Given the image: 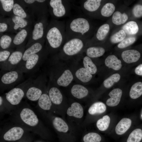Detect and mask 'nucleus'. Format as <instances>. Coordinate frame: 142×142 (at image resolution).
Here are the masks:
<instances>
[{"instance_id":"nucleus-1","label":"nucleus","mask_w":142,"mask_h":142,"mask_svg":"<svg viewBox=\"0 0 142 142\" xmlns=\"http://www.w3.org/2000/svg\"><path fill=\"white\" fill-rule=\"evenodd\" d=\"M45 39V47L49 53L60 48L66 40L64 22L55 19L51 20L47 26Z\"/></svg>"},{"instance_id":"nucleus-2","label":"nucleus","mask_w":142,"mask_h":142,"mask_svg":"<svg viewBox=\"0 0 142 142\" xmlns=\"http://www.w3.org/2000/svg\"><path fill=\"white\" fill-rule=\"evenodd\" d=\"M91 26L86 17L80 16L72 18L65 23L66 40L73 38L89 39Z\"/></svg>"},{"instance_id":"nucleus-3","label":"nucleus","mask_w":142,"mask_h":142,"mask_svg":"<svg viewBox=\"0 0 142 142\" xmlns=\"http://www.w3.org/2000/svg\"><path fill=\"white\" fill-rule=\"evenodd\" d=\"M49 23L47 15L41 16L34 21L25 49L34 42L45 39L46 29Z\"/></svg>"},{"instance_id":"nucleus-4","label":"nucleus","mask_w":142,"mask_h":142,"mask_svg":"<svg viewBox=\"0 0 142 142\" xmlns=\"http://www.w3.org/2000/svg\"><path fill=\"white\" fill-rule=\"evenodd\" d=\"M48 53L45 47L40 52L29 57L18 69L23 73L34 72L41 66Z\"/></svg>"},{"instance_id":"nucleus-5","label":"nucleus","mask_w":142,"mask_h":142,"mask_svg":"<svg viewBox=\"0 0 142 142\" xmlns=\"http://www.w3.org/2000/svg\"><path fill=\"white\" fill-rule=\"evenodd\" d=\"M1 71L0 87L1 89L14 86L23 78V73L17 68L10 71Z\"/></svg>"},{"instance_id":"nucleus-6","label":"nucleus","mask_w":142,"mask_h":142,"mask_svg":"<svg viewBox=\"0 0 142 142\" xmlns=\"http://www.w3.org/2000/svg\"><path fill=\"white\" fill-rule=\"evenodd\" d=\"M33 79L32 77L29 78L6 93L7 100L12 105L18 104L26 93Z\"/></svg>"},{"instance_id":"nucleus-7","label":"nucleus","mask_w":142,"mask_h":142,"mask_svg":"<svg viewBox=\"0 0 142 142\" xmlns=\"http://www.w3.org/2000/svg\"><path fill=\"white\" fill-rule=\"evenodd\" d=\"M89 39L81 38L69 39L63 45L62 51L67 56L74 55L80 52L89 43Z\"/></svg>"},{"instance_id":"nucleus-8","label":"nucleus","mask_w":142,"mask_h":142,"mask_svg":"<svg viewBox=\"0 0 142 142\" xmlns=\"http://www.w3.org/2000/svg\"><path fill=\"white\" fill-rule=\"evenodd\" d=\"M48 12L54 19L61 18L67 16L70 11V5L68 1L48 0Z\"/></svg>"},{"instance_id":"nucleus-9","label":"nucleus","mask_w":142,"mask_h":142,"mask_svg":"<svg viewBox=\"0 0 142 142\" xmlns=\"http://www.w3.org/2000/svg\"><path fill=\"white\" fill-rule=\"evenodd\" d=\"M45 86V77L44 75L41 74L36 79H33L27 90L26 93V97L32 101L38 100L43 94Z\"/></svg>"},{"instance_id":"nucleus-10","label":"nucleus","mask_w":142,"mask_h":142,"mask_svg":"<svg viewBox=\"0 0 142 142\" xmlns=\"http://www.w3.org/2000/svg\"><path fill=\"white\" fill-rule=\"evenodd\" d=\"M30 13L35 19L44 15H47L48 12V0H21Z\"/></svg>"},{"instance_id":"nucleus-11","label":"nucleus","mask_w":142,"mask_h":142,"mask_svg":"<svg viewBox=\"0 0 142 142\" xmlns=\"http://www.w3.org/2000/svg\"><path fill=\"white\" fill-rule=\"evenodd\" d=\"M26 46L16 49L11 53L8 60L0 66L1 70L7 71L16 68L21 62Z\"/></svg>"},{"instance_id":"nucleus-12","label":"nucleus","mask_w":142,"mask_h":142,"mask_svg":"<svg viewBox=\"0 0 142 142\" xmlns=\"http://www.w3.org/2000/svg\"><path fill=\"white\" fill-rule=\"evenodd\" d=\"M33 25L30 26L19 31L14 36L10 48L16 49L26 45L31 33Z\"/></svg>"},{"instance_id":"nucleus-13","label":"nucleus","mask_w":142,"mask_h":142,"mask_svg":"<svg viewBox=\"0 0 142 142\" xmlns=\"http://www.w3.org/2000/svg\"><path fill=\"white\" fill-rule=\"evenodd\" d=\"M10 25V33H17L20 31L33 25V22L13 14L8 17Z\"/></svg>"},{"instance_id":"nucleus-14","label":"nucleus","mask_w":142,"mask_h":142,"mask_svg":"<svg viewBox=\"0 0 142 142\" xmlns=\"http://www.w3.org/2000/svg\"><path fill=\"white\" fill-rule=\"evenodd\" d=\"M45 47V39L41 40L31 44L26 48L22 59L18 65L17 69L20 67L31 55L38 53Z\"/></svg>"},{"instance_id":"nucleus-15","label":"nucleus","mask_w":142,"mask_h":142,"mask_svg":"<svg viewBox=\"0 0 142 142\" xmlns=\"http://www.w3.org/2000/svg\"><path fill=\"white\" fill-rule=\"evenodd\" d=\"M14 15L31 21L33 23L35 18L21 0H14L13 9Z\"/></svg>"},{"instance_id":"nucleus-16","label":"nucleus","mask_w":142,"mask_h":142,"mask_svg":"<svg viewBox=\"0 0 142 142\" xmlns=\"http://www.w3.org/2000/svg\"><path fill=\"white\" fill-rule=\"evenodd\" d=\"M20 116L23 121L30 126H35L38 122L37 115L33 111L29 108L23 109L21 113Z\"/></svg>"},{"instance_id":"nucleus-17","label":"nucleus","mask_w":142,"mask_h":142,"mask_svg":"<svg viewBox=\"0 0 142 142\" xmlns=\"http://www.w3.org/2000/svg\"><path fill=\"white\" fill-rule=\"evenodd\" d=\"M102 1L101 0H85L83 1L81 6L83 12L85 14H89L97 11L100 7Z\"/></svg>"},{"instance_id":"nucleus-18","label":"nucleus","mask_w":142,"mask_h":142,"mask_svg":"<svg viewBox=\"0 0 142 142\" xmlns=\"http://www.w3.org/2000/svg\"><path fill=\"white\" fill-rule=\"evenodd\" d=\"M14 3V0H0L1 16L9 17L13 14V9Z\"/></svg>"},{"instance_id":"nucleus-19","label":"nucleus","mask_w":142,"mask_h":142,"mask_svg":"<svg viewBox=\"0 0 142 142\" xmlns=\"http://www.w3.org/2000/svg\"><path fill=\"white\" fill-rule=\"evenodd\" d=\"M24 133V130L21 127H13L7 131L3 136L4 139L8 141H14L20 139Z\"/></svg>"},{"instance_id":"nucleus-20","label":"nucleus","mask_w":142,"mask_h":142,"mask_svg":"<svg viewBox=\"0 0 142 142\" xmlns=\"http://www.w3.org/2000/svg\"><path fill=\"white\" fill-rule=\"evenodd\" d=\"M122 94V91L120 89L116 88L113 90L109 94L110 98L107 100V105L111 107L118 105L120 102Z\"/></svg>"},{"instance_id":"nucleus-21","label":"nucleus","mask_w":142,"mask_h":142,"mask_svg":"<svg viewBox=\"0 0 142 142\" xmlns=\"http://www.w3.org/2000/svg\"><path fill=\"white\" fill-rule=\"evenodd\" d=\"M140 56V53L134 49H129L124 51L121 54V57L125 62L130 63L137 62Z\"/></svg>"},{"instance_id":"nucleus-22","label":"nucleus","mask_w":142,"mask_h":142,"mask_svg":"<svg viewBox=\"0 0 142 142\" xmlns=\"http://www.w3.org/2000/svg\"><path fill=\"white\" fill-rule=\"evenodd\" d=\"M73 79V76L71 72L67 69L57 78L55 82L58 85L65 87L70 83Z\"/></svg>"},{"instance_id":"nucleus-23","label":"nucleus","mask_w":142,"mask_h":142,"mask_svg":"<svg viewBox=\"0 0 142 142\" xmlns=\"http://www.w3.org/2000/svg\"><path fill=\"white\" fill-rule=\"evenodd\" d=\"M67 113L69 116L80 118L83 115V109L80 104L77 102H74L68 108Z\"/></svg>"},{"instance_id":"nucleus-24","label":"nucleus","mask_w":142,"mask_h":142,"mask_svg":"<svg viewBox=\"0 0 142 142\" xmlns=\"http://www.w3.org/2000/svg\"><path fill=\"white\" fill-rule=\"evenodd\" d=\"M131 123L130 119L127 118H124L118 123L115 128L116 134L121 135L126 132L130 127Z\"/></svg>"},{"instance_id":"nucleus-25","label":"nucleus","mask_w":142,"mask_h":142,"mask_svg":"<svg viewBox=\"0 0 142 142\" xmlns=\"http://www.w3.org/2000/svg\"><path fill=\"white\" fill-rule=\"evenodd\" d=\"M49 95L52 102L56 105L60 104L63 100L62 94L59 90L55 87H51L49 90Z\"/></svg>"},{"instance_id":"nucleus-26","label":"nucleus","mask_w":142,"mask_h":142,"mask_svg":"<svg viewBox=\"0 0 142 142\" xmlns=\"http://www.w3.org/2000/svg\"><path fill=\"white\" fill-rule=\"evenodd\" d=\"M105 63L109 68L116 70L120 69L122 66L121 60L114 55L108 56L105 60Z\"/></svg>"},{"instance_id":"nucleus-27","label":"nucleus","mask_w":142,"mask_h":142,"mask_svg":"<svg viewBox=\"0 0 142 142\" xmlns=\"http://www.w3.org/2000/svg\"><path fill=\"white\" fill-rule=\"evenodd\" d=\"M71 92L72 95L78 99H82L86 97L88 91L84 87L80 84H75L72 87Z\"/></svg>"},{"instance_id":"nucleus-28","label":"nucleus","mask_w":142,"mask_h":142,"mask_svg":"<svg viewBox=\"0 0 142 142\" xmlns=\"http://www.w3.org/2000/svg\"><path fill=\"white\" fill-rule=\"evenodd\" d=\"M14 36L13 34H3L0 35V50L10 48Z\"/></svg>"},{"instance_id":"nucleus-29","label":"nucleus","mask_w":142,"mask_h":142,"mask_svg":"<svg viewBox=\"0 0 142 142\" xmlns=\"http://www.w3.org/2000/svg\"><path fill=\"white\" fill-rule=\"evenodd\" d=\"M85 52L87 56L90 58H94L103 55L105 52V50L101 47H90L87 49Z\"/></svg>"},{"instance_id":"nucleus-30","label":"nucleus","mask_w":142,"mask_h":142,"mask_svg":"<svg viewBox=\"0 0 142 142\" xmlns=\"http://www.w3.org/2000/svg\"><path fill=\"white\" fill-rule=\"evenodd\" d=\"M106 109L105 105L103 102H98L93 103L88 109L89 113L91 115L102 114Z\"/></svg>"},{"instance_id":"nucleus-31","label":"nucleus","mask_w":142,"mask_h":142,"mask_svg":"<svg viewBox=\"0 0 142 142\" xmlns=\"http://www.w3.org/2000/svg\"><path fill=\"white\" fill-rule=\"evenodd\" d=\"M76 77L81 82L86 83L89 81L92 76L84 68H81L78 69L75 73Z\"/></svg>"},{"instance_id":"nucleus-32","label":"nucleus","mask_w":142,"mask_h":142,"mask_svg":"<svg viewBox=\"0 0 142 142\" xmlns=\"http://www.w3.org/2000/svg\"><path fill=\"white\" fill-rule=\"evenodd\" d=\"M38 100V104L40 108L46 110L50 109L52 103L49 95L43 93Z\"/></svg>"},{"instance_id":"nucleus-33","label":"nucleus","mask_w":142,"mask_h":142,"mask_svg":"<svg viewBox=\"0 0 142 142\" xmlns=\"http://www.w3.org/2000/svg\"><path fill=\"white\" fill-rule=\"evenodd\" d=\"M53 123L54 128L59 131L66 133L68 130L67 124L60 118L55 117L53 120Z\"/></svg>"},{"instance_id":"nucleus-34","label":"nucleus","mask_w":142,"mask_h":142,"mask_svg":"<svg viewBox=\"0 0 142 142\" xmlns=\"http://www.w3.org/2000/svg\"><path fill=\"white\" fill-rule=\"evenodd\" d=\"M125 34L132 35L136 34L139 30L137 23L134 21L129 22L124 24L122 27Z\"/></svg>"},{"instance_id":"nucleus-35","label":"nucleus","mask_w":142,"mask_h":142,"mask_svg":"<svg viewBox=\"0 0 142 142\" xmlns=\"http://www.w3.org/2000/svg\"><path fill=\"white\" fill-rule=\"evenodd\" d=\"M142 95V82H138L134 84L131 87L129 92V95L132 99H135Z\"/></svg>"},{"instance_id":"nucleus-36","label":"nucleus","mask_w":142,"mask_h":142,"mask_svg":"<svg viewBox=\"0 0 142 142\" xmlns=\"http://www.w3.org/2000/svg\"><path fill=\"white\" fill-rule=\"evenodd\" d=\"M128 19V16L126 13L122 14L120 12L117 11L113 15L112 21L115 24L119 25L124 23Z\"/></svg>"},{"instance_id":"nucleus-37","label":"nucleus","mask_w":142,"mask_h":142,"mask_svg":"<svg viewBox=\"0 0 142 142\" xmlns=\"http://www.w3.org/2000/svg\"><path fill=\"white\" fill-rule=\"evenodd\" d=\"M83 63L84 68L91 74H94L96 73L97 71L96 66L90 58L87 56L84 57Z\"/></svg>"},{"instance_id":"nucleus-38","label":"nucleus","mask_w":142,"mask_h":142,"mask_svg":"<svg viewBox=\"0 0 142 142\" xmlns=\"http://www.w3.org/2000/svg\"><path fill=\"white\" fill-rule=\"evenodd\" d=\"M110 27L107 24L100 26L98 29L96 34V39L99 41L103 40L106 37L109 31Z\"/></svg>"},{"instance_id":"nucleus-39","label":"nucleus","mask_w":142,"mask_h":142,"mask_svg":"<svg viewBox=\"0 0 142 142\" xmlns=\"http://www.w3.org/2000/svg\"><path fill=\"white\" fill-rule=\"evenodd\" d=\"M110 118L108 115L104 116L98 120L97 123V126L101 131H104L108 128L110 122Z\"/></svg>"},{"instance_id":"nucleus-40","label":"nucleus","mask_w":142,"mask_h":142,"mask_svg":"<svg viewBox=\"0 0 142 142\" xmlns=\"http://www.w3.org/2000/svg\"><path fill=\"white\" fill-rule=\"evenodd\" d=\"M115 9V6L113 4L107 3L102 8L100 12V14L103 17H108L112 14Z\"/></svg>"},{"instance_id":"nucleus-41","label":"nucleus","mask_w":142,"mask_h":142,"mask_svg":"<svg viewBox=\"0 0 142 142\" xmlns=\"http://www.w3.org/2000/svg\"><path fill=\"white\" fill-rule=\"evenodd\" d=\"M142 139V130L136 129L133 131L129 135L127 142H140Z\"/></svg>"},{"instance_id":"nucleus-42","label":"nucleus","mask_w":142,"mask_h":142,"mask_svg":"<svg viewBox=\"0 0 142 142\" xmlns=\"http://www.w3.org/2000/svg\"><path fill=\"white\" fill-rule=\"evenodd\" d=\"M10 25L8 17H5L0 16V35L3 33L9 32Z\"/></svg>"},{"instance_id":"nucleus-43","label":"nucleus","mask_w":142,"mask_h":142,"mask_svg":"<svg viewBox=\"0 0 142 142\" xmlns=\"http://www.w3.org/2000/svg\"><path fill=\"white\" fill-rule=\"evenodd\" d=\"M120 78V75L119 74H114L104 80V85L106 88H110L113 85L114 83L118 82Z\"/></svg>"},{"instance_id":"nucleus-44","label":"nucleus","mask_w":142,"mask_h":142,"mask_svg":"<svg viewBox=\"0 0 142 142\" xmlns=\"http://www.w3.org/2000/svg\"><path fill=\"white\" fill-rule=\"evenodd\" d=\"M101 140V136L98 134L93 132L88 133L83 138L84 142H100Z\"/></svg>"},{"instance_id":"nucleus-45","label":"nucleus","mask_w":142,"mask_h":142,"mask_svg":"<svg viewBox=\"0 0 142 142\" xmlns=\"http://www.w3.org/2000/svg\"><path fill=\"white\" fill-rule=\"evenodd\" d=\"M126 34L122 30H120L118 32L113 35L110 38L111 42L113 43H116L121 42L125 38Z\"/></svg>"},{"instance_id":"nucleus-46","label":"nucleus","mask_w":142,"mask_h":142,"mask_svg":"<svg viewBox=\"0 0 142 142\" xmlns=\"http://www.w3.org/2000/svg\"><path fill=\"white\" fill-rule=\"evenodd\" d=\"M15 50L9 48L7 49L0 50V66L8 60L11 53Z\"/></svg>"},{"instance_id":"nucleus-47","label":"nucleus","mask_w":142,"mask_h":142,"mask_svg":"<svg viewBox=\"0 0 142 142\" xmlns=\"http://www.w3.org/2000/svg\"><path fill=\"white\" fill-rule=\"evenodd\" d=\"M135 38L134 37H130L124 39L118 44V47L121 49L125 48L133 44L135 41Z\"/></svg>"},{"instance_id":"nucleus-48","label":"nucleus","mask_w":142,"mask_h":142,"mask_svg":"<svg viewBox=\"0 0 142 142\" xmlns=\"http://www.w3.org/2000/svg\"><path fill=\"white\" fill-rule=\"evenodd\" d=\"M134 16L136 17L142 16V5H137L135 6L133 10Z\"/></svg>"},{"instance_id":"nucleus-49","label":"nucleus","mask_w":142,"mask_h":142,"mask_svg":"<svg viewBox=\"0 0 142 142\" xmlns=\"http://www.w3.org/2000/svg\"><path fill=\"white\" fill-rule=\"evenodd\" d=\"M135 72L138 75H142V64L139 65L136 67Z\"/></svg>"},{"instance_id":"nucleus-50","label":"nucleus","mask_w":142,"mask_h":142,"mask_svg":"<svg viewBox=\"0 0 142 142\" xmlns=\"http://www.w3.org/2000/svg\"><path fill=\"white\" fill-rule=\"evenodd\" d=\"M3 102V99L2 97H0V105L1 106Z\"/></svg>"},{"instance_id":"nucleus-51","label":"nucleus","mask_w":142,"mask_h":142,"mask_svg":"<svg viewBox=\"0 0 142 142\" xmlns=\"http://www.w3.org/2000/svg\"></svg>"},{"instance_id":"nucleus-52","label":"nucleus","mask_w":142,"mask_h":142,"mask_svg":"<svg viewBox=\"0 0 142 142\" xmlns=\"http://www.w3.org/2000/svg\"></svg>"}]
</instances>
